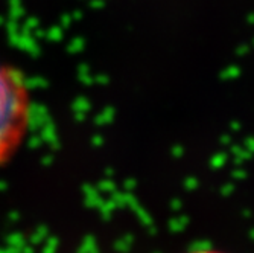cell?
I'll use <instances>...</instances> for the list:
<instances>
[{
	"label": "cell",
	"instance_id": "obj_1",
	"mask_svg": "<svg viewBox=\"0 0 254 253\" xmlns=\"http://www.w3.org/2000/svg\"><path fill=\"white\" fill-rule=\"evenodd\" d=\"M32 105L21 75L0 60V162L29 131Z\"/></svg>",
	"mask_w": 254,
	"mask_h": 253
},
{
	"label": "cell",
	"instance_id": "obj_8",
	"mask_svg": "<svg viewBox=\"0 0 254 253\" xmlns=\"http://www.w3.org/2000/svg\"><path fill=\"white\" fill-rule=\"evenodd\" d=\"M21 253H35V250H34V244H25L21 247Z\"/></svg>",
	"mask_w": 254,
	"mask_h": 253
},
{
	"label": "cell",
	"instance_id": "obj_7",
	"mask_svg": "<svg viewBox=\"0 0 254 253\" xmlns=\"http://www.w3.org/2000/svg\"><path fill=\"white\" fill-rule=\"evenodd\" d=\"M0 253H21L20 247L8 246V247H0Z\"/></svg>",
	"mask_w": 254,
	"mask_h": 253
},
{
	"label": "cell",
	"instance_id": "obj_9",
	"mask_svg": "<svg viewBox=\"0 0 254 253\" xmlns=\"http://www.w3.org/2000/svg\"><path fill=\"white\" fill-rule=\"evenodd\" d=\"M114 249H116L118 252H127V250H125L127 246H125L124 241H116V244H114Z\"/></svg>",
	"mask_w": 254,
	"mask_h": 253
},
{
	"label": "cell",
	"instance_id": "obj_4",
	"mask_svg": "<svg viewBox=\"0 0 254 253\" xmlns=\"http://www.w3.org/2000/svg\"><path fill=\"white\" fill-rule=\"evenodd\" d=\"M5 240H6V244L8 246H14V247H20V249L26 244L25 237H23V234H20V232H12Z\"/></svg>",
	"mask_w": 254,
	"mask_h": 253
},
{
	"label": "cell",
	"instance_id": "obj_6",
	"mask_svg": "<svg viewBox=\"0 0 254 253\" xmlns=\"http://www.w3.org/2000/svg\"><path fill=\"white\" fill-rule=\"evenodd\" d=\"M189 253H225V252H221V250H216V249H204V247H201V249H193Z\"/></svg>",
	"mask_w": 254,
	"mask_h": 253
},
{
	"label": "cell",
	"instance_id": "obj_10",
	"mask_svg": "<svg viewBox=\"0 0 254 253\" xmlns=\"http://www.w3.org/2000/svg\"><path fill=\"white\" fill-rule=\"evenodd\" d=\"M18 218H20L18 212H11V214H9V220H11V221H17Z\"/></svg>",
	"mask_w": 254,
	"mask_h": 253
},
{
	"label": "cell",
	"instance_id": "obj_3",
	"mask_svg": "<svg viewBox=\"0 0 254 253\" xmlns=\"http://www.w3.org/2000/svg\"><path fill=\"white\" fill-rule=\"evenodd\" d=\"M48 237H49V227H48V226H44V224H41V226H38V227L35 229V232L29 237V243L34 244V246H37V244L44 243Z\"/></svg>",
	"mask_w": 254,
	"mask_h": 253
},
{
	"label": "cell",
	"instance_id": "obj_5",
	"mask_svg": "<svg viewBox=\"0 0 254 253\" xmlns=\"http://www.w3.org/2000/svg\"><path fill=\"white\" fill-rule=\"evenodd\" d=\"M58 246H60L58 237H48L44 241V247H43L41 253H57Z\"/></svg>",
	"mask_w": 254,
	"mask_h": 253
},
{
	"label": "cell",
	"instance_id": "obj_2",
	"mask_svg": "<svg viewBox=\"0 0 254 253\" xmlns=\"http://www.w3.org/2000/svg\"><path fill=\"white\" fill-rule=\"evenodd\" d=\"M76 253H99V247H98L96 237L87 235L82 240V243H81V246H79V249H78Z\"/></svg>",
	"mask_w": 254,
	"mask_h": 253
}]
</instances>
